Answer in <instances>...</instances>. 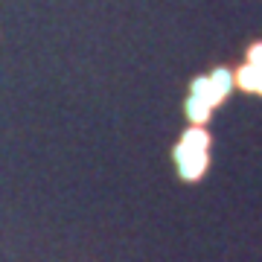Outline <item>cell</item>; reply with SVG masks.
<instances>
[{
  "label": "cell",
  "instance_id": "2",
  "mask_svg": "<svg viewBox=\"0 0 262 262\" xmlns=\"http://www.w3.org/2000/svg\"><path fill=\"white\" fill-rule=\"evenodd\" d=\"M239 84L248 88V91H259L262 94V47H253L251 50V61L239 73Z\"/></svg>",
  "mask_w": 262,
  "mask_h": 262
},
{
  "label": "cell",
  "instance_id": "3",
  "mask_svg": "<svg viewBox=\"0 0 262 262\" xmlns=\"http://www.w3.org/2000/svg\"><path fill=\"white\" fill-rule=\"evenodd\" d=\"M187 114L192 117L195 122H204L207 117H210V105L204 102V99H198V96H189L187 102Z\"/></svg>",
  "mask_w": 262,
  "mask_h": 262
},
{
  "label": "cell",
  "instance_id": "1",
  "mask_svg": "<svg viewBox=\"0 0 262 262\" xmlns=\"http://www.w3.org/2000/svg\"><path fill=\"white\" fill-rule=\"evenodd\" d=\"M207 146H210V140H207V134L201 128H192L184 137V143L178 146V169L184 178H198L201 172H204L207 166Z\"/></svg>",
  "mask_w": 262,
  "mask_h": 262
}]
</instances>
